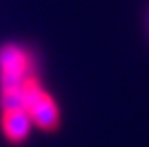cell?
<instances>
[{"mask_svg": "<svg viewBox=\"0 0 149 147\" xmlns=\"http://www.w3.org/2000/svg\"><path fill=\"white\" fill-rule=\"evenodd\" d=\"M0 72L2 74H16L30 78V58L18 46H2L0 48Z\"/></svg>", "mask_w": 149, "mask_h": 147, "instance_id": "obj_1", "label": "cell"}, {"mask_svg": "<svg viewBox=\"0 0 149 147\" xmlns=\"http://www.w3.org/2000/svg\"><path fill=\"white\" fill-rule=\"evenodd\" d=\"M0 105L4 111H18V109H24V95H22V90H10V91H2L0 95Z\"/></svg>", "mask_w": 149, "mask_h": 147, "instance_id": "obj_4", "label": "cell"}, {"mask_svg": "<svg viewBox=\"0 0 149 147\" xmlns=\"http://www.w3.org/2000/svg\"><path fill=\"white\" fill-rule=\"evenodd\" d=\"M30 115L24 109L18 111H4L2 115V129H4V135L10 139L12 143H18L22 141L24 137L30 133Z\"/></svg>", "mask_w": 149, "mask_h": 147, "instance_id": "obj_3", "label": "cell"}, {"mask_svg": "<svg viewBox=\"0 0 149 147\" xmlns=\"http://www.w3.org/2000/svg\"><path fill=\"white\" fill-rule=\"evenodd\" d=\"M20 90H22V95H24V107H26V111H28V109L32 107V103H34L36 100L44 93L42 86L38 84V79H36L34 76H30V78L26 79Z\"/></svg>", "mask_w": 149, "mask_h": 147, "instance_id": "obj_5", "label": "cell"}, {"mask_svg": "<svg viewBox=\"0 0 149 147\" xmlns=\"http://www.w3.org/2000/svg\"><path fill=\"white\" fill-rule=\"evenodd\" d=\"M28 115H30V119H32L38 127H42V129H46V131L56 129L58 121H60L56 102L48 95L46 91H44V93L32 103V107L28 109Z\"/></svg>", "mask_w": 149, "mask_h": 147, "instance_id": "obj_2", "label": "cell"}]
</instances>
